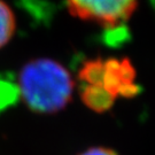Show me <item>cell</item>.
Instances as JSON below:
<instances>
[{"label": "cell", "instance_id": "6da1fadb", "mask_svg": "<svg viewBox=\"0 0 155 155\" xmlns=\"http://www.w3.org/2000/svg\"><path fill=\"white\" fill-rule=\"evenodd\" d=\"M18 90L24 104L38 114H54L71 101L74 81L69 71L52 59H35L20 72Z\"/></svg>", "mask_w": 155, "mask_h": 155}, {"label": "cell", "instance_id": "7a4b0ae2", "mask_svg": "<svg viewBox=\"0 0 155 155\" xmlns=\"http://www.w3.org/2000/svg\"><path fill=\"white\" fill-rule=\"evenodd\" d=\"M139 0H67L69 13L82 21L116 28L129 21Z\"/></svg>", "mask_w": 155, "mask_h": 155}, {"label": "cell", "instance_id": "3957f363", "mask_svg": "<svg viewBox=\"0 0 155 155\" xmlns=\"http://www.w3.org/2000/svg\"><path fill=\"white\" fill-rule=\"evenodd\" d=\"M136 69L127 58L105 60V76L102 86L108 90L114 97L118 98L122 87L136 83Z\"/></svg>", "mask_w": 155, "mask_h": 155}, {"label": "cell", "instance_id": "277c9868", "mask_svg": "<svg viewBox=\"0 0 155 155\" xmlns=\"http://www.w3.org/2000/svg\"><path fill=\"white\" fill-rule=\"evenodd\" d=\"M81 99L91 110L105 113L113 107L116 97L101 85H84L81 90Z\"/></svg>", "mask_w": 155, "mask_h": 155}, {"label": "cell", "instance_id": "5b68a950", "mask_svg": "<svg viewBox=\"0 0 155 155\" xmlns=\"http://www.w3.org/2000/svg\"><path fill=\"white\" fill-rule=\"evenodd\" d=\"M105 76V60L91 59L84 63L78 72V78L84 85H101Z\"/></svg>", "mask_w": 155, "mask_h": 155}, {"label": "cell", "instance_id": "8992f818", "mask_svg": "<svg viewBox=\"0 0 155 155\" xmlns=\"http://www.w3.org/2000/svg\"><path fill=\"white\" fill-rule=\"evenodd\" d=\"M15 31V16L9 6L0 0V48L12 39Z\"/></svg>", "mask_w": 155, "mask_h": 155}, {"label": "cell", "instance_id": "52a82bcc", "mask_svg": "<svg viewBox=\"0 0 155 155\" xmlns=\"http://www.w3.org/2000/svg\"><path fill=\"white\" fill-rule=\"evenodd\" d=\"M20 99L18 86L11 79L0 78V114L16 105Z\"/></svg>", "mask_w": 155, "mask_h": 155}, {"label": "cell", "instance_id": "ba28073f", "mask_svg": "<svg viewBox=\"0 0 155 155\" xmlns=\"http://www.w3.org/2000/svg\"><path fill=\"white\" fill-rule=\"evenodd\" d=\"M78 155H120L116 150L108 148V147H102V146H95V147H90L84 152L79 153Z\"/></svg>", "mask_w": 155, "mask_h": 155}]
</instances>
